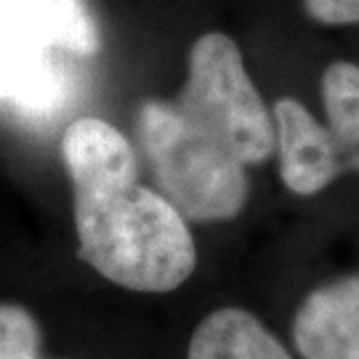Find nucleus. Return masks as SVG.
Segmentation results:
<instances>
[{
  "label": "nucleus",
  "mask_w": 359,
  "mask_h": 359,
  "mask_svg": "<svg viewBox=\"0 0 359 359\" xmlns=\"http://www.w3.org/2000/svg\"><path fill=\"white\" fill-rule=\"evenodd\" d=\"M62 157L75 194L77 253L133 293H170L192 277L197 248L187 218L139 184L128 139L99 117L69 123Z\"/></svg>",
  "instance_id": "f257e3e1"
},
{
  "label": "nucleus",
  "mask_w": 359,
  "mask_h": 359,
  "mask_svg": "<svg viewBox=\"0 0 359 359\" xmlns=\"http://www.w3.org/2000/svg\"><path fill=\"white\" fill-rule=\"evenodd\" d=\"M96 53L99 27L86 0H0V112L53 123Z\"/></svg>",
  "instance_id": "f03ea898"
},
{
  "label": "nucleus",
  "mask_w": 359,
  "mask_h": 359,
  "mask_svg": "<svg viewBox=\"0 0 359 359\" xmlns=\"http://www.w3.org/2000/svg\"><path fill=\"white\" fill-rule=\"evenodd\" d=\"M144 154L163 197L189 221H229L248 200L245 165L208 139L173 104L147 102L139 112Z\"/></svg>",
  "instance_id": "7ed1b4c3"
},
{
  "label": "nucleus",
  "mask_w": 359,
  "mask_h": 359,
  "mask_svg": "<svg viewBox=\"0 0 359 359\" xmlns=\"http://www.w3.org/2000/svg\"><path fill=\"white\" fill-rule=\"evenodd\" d=\"M173 107L245 168L266 163L277 149L274 117L245 69L237 43L224 32L194 40L187 83Z\"/></svg>",
  "instance_id": "20e7f679"
},
{
  "label": "nucleus",
  "mask_w": 359,
  "mask_h": 359,
  "mask_svg": "<svg viewBox=\"0 0 359 359\" xmlns=\"http://www.w3.org/2000/svg\"><path fill=\"white\" fill-rule=\"evenodd\" d=\"M293 341L304 359H359V274L333 280L304 298Z\"/></svg>",
  "instance_id": "39448f33"
},
{
  "label": "nucleus",
  "mask_w": 359,
  "mask_h": 359,
  "mask_svg": "<svg viewBox=\"0 0 359 359\" xmlns=\"http://www.w3.org/2000/svg\"><path fill=\"white\" fill-rule=\"evenodd\" d=\"M274 130L280 173L290 192L317 194L344 173L327 126L301 102L280 99L274 104Z\"/></svg>",
  "instance_id": "423d86ee"
},
{
  "label": "nucleus",
  "mask_w": 359,
  "mask_h": 359,
  "mask_svg": "<svg viewBox=\"0 0 359 359\" xmlns=\"http://www.w3.org/2000/svg\"><path fill=\"white\" fill-rule=\"evenodd\" d=\"M187 359H293L245 309H216L197 325Z\"/></svg>",
  "instance_id": "0eeeda50"
},
{
  "label": "nucleus",
  "mask_w": 359,
  "mask_h": 359,
  "mask_svg": "<svg viewBox=\"0 0 359 359\" xmlns=\"http://www.w3.org/2000/svg\"><path fill=\"white\" fill-rule=\"evenodd\" d=\"M322 104L341 170H359V67L335 62L322 75Z\"/></svg>",
  "instance_id": "6e6552de"
},
{
  "label": "nucleus",
  "mask_w": 359,
  "mask_h": 359,
  "mask_svg": "<svg viewBox=\"0 0 359 359\" xmlns=\"http://www.w3.org/2000/svg\"><path fill=\"white\" fill-rule=\"evenodd\" d=\"M0 359H40V327L25 306L0 304Z\"/></svg>",
  "instance_id": "1a4fd4ad"
},
{
  "label": "nucleus",
  "mask_w": 359,
  "mask_h": 359,
  "mask_svg": "<svg viewBox=\"0 0 359 359\" xmlns=\"http://www.w3.org/2000/svg\"><path fill=\"white\" fill-rule=\"evenodd\" d=\"M304 6L320 25H359V0H304Z\"/></svg>",
  "instance_id": "9d476101"
}]
</instances>
